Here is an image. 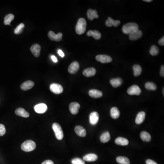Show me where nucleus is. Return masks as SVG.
<instances>
[{"label": "nucleus", "instance_id": "1", "mask_svg": "<svg viewBox=\"0 0 164 164\" xmlns=\"http://www.w3.org/2000/svg\"><path fill=\"white\" fill-rule=\"evenodd\" d=\"M138 29L139 26L137 24L134 22H130L124 25L122 28V31L125 34H130Z\"/></svg>", "mask_w": 164, "mask_h": 164}, {"label": "nucleus", "instance_id": "2", "mask_svg": "<svg viewBox=\"0 0 164 164\" xmlns=\"http://www.w3.org/2000/svg\"><path fill=\"white\" fill-rule=\"evenodd\" d=\"M87 22L85 19L80 18L78 20L75 28L76 33L78 35L84 33L86 31Z\"/></svg>", "mask_w": 164, "mask_h": 164}, {"label": "nucleus", "instance_id": "3", "mask_svg": "<svg viewBox=\"0 0 164 164\" xmlns=\"http://www.w3.org/2000/svg\"><path fill=\"white\" fill-rule=\"evenodd\" d=\"M36 147V143L31 140L25 141L21 145V150L25 152H30L34 150Z\"/></svg>", "mask_w": 164, "mask_h": 164}, {"label": "nucleus", "instance_id": "4", "mask_svg": "<svg viewBox=\"0 0 164 164\" xmlns=\"http://www.w3.org/2000/svg\"><path fill=\"white\" fill-rule=\"evenodd\" d=\"M56 137L58 140H61L64 138V133L60 125L58 123H54L52 126Z\"/></svg>", "mask_w": 164, "mask_h": 164}, {"label": "nucleus", "instance_id": "5", "mask_svg": "<svg viewBox=\"0 0 164 164\" xmlns=\"http://www.w3.org/2000/svg\"><path fill=\"white\" fill-rule=\"evenodd\" d=\"M50 89L52 92L56 94H61L64 91V88L62 86L59 84L56 83L52 84L50 87Z\"/></svg>", "mask_w": 164, "mask_h": 164}, {"label": "nucleus", "instance_id": "6", "mask_svg": "<svg viewBox=\"0 0 164 164\" xmlns=\"http://www.w3.org/2000/svg\"><path fill=\"white\" fill-rule=\"evenodd\" d=\"M127 93L131 95H139L141 93V90L137 85H132L128 89Z\"/></svg>", "mask_w": 164, "mask_h": 164}, {"label": "nucleus", "instance_id": "7", "mask_svg": "<svg viewBox=\"0 0 164 164\" xmlns=\"http://www.w3.org/2000/svg\"><path fill=\"white\" fill-rule=\"evenodd\" d=\"M96 60L102 64H106L111 62L112 58L107 55H98L96 57Z\"/></svg>", "mask_w": 164, "mask_h": 164}, {"label": "nucleus", "instance_id": "8", "mask_svg": "<svg viewBox=\"0 0 164 164\" xmlns=\"http://www.w3.org/2000/svg\"><path fill=\"white\" fill-rule=\"evenodd\" d=\"M48 37L49 39L52 41H55L56 42L60 41L62 39L63 34L59 33L58 34L55 33L54 31H50L48 33Z\"/></svg>", "mask_w": 164, "mask_h": 164}, {"label": "nucleus", "instance_id": "9", "mask_svg": "<svg viewBox=\"0 0 164 164\" xmlns=\"http://www.w3.org/2000/svg\"><path fill=\"white\" fill-rule=\"evenodd\" d=\"M79 69V63L77 61L73 62L68 67V71L70 74H75Z\"/></svg>", "mask_w": 164, "mask_h": 164}, {"label": "nucleus", "instance_id": "10", "mask_svg": "<svg viewBox=\"0 0 164 164\" xmlns=\"http://www.w3.org/2000/svg\"><path fill=\"white\" fill-rule=\"evenodd\" d=\"M48 107L46 104H39L35 105L34 107V110L36 113L38 114H44L47 111Z\"/></svg>", "mask_w": 164, "mask_h": 164}, {"label": "nucleus", "instance_id": "11", "mask_svg": "<svg viewBox=\"0 0 164 164\" xmlns=\"http://www.w3.org/2000/svg\"><path fill=\"white\" fill-rule=\"evenodd\" d=\"M142 36V31L138 29L129 34V39L131 41L137 40L138 39L141 38Z\"/></svg>", "mask_w": 164, "mask_h": 164}, {"label": "nucleus", "instance_id": "12", "mask_svg": "<svg viewBox=\"0 0 164 164\" xmlns=\"http://www.w3.org/2000/svg\"><path fill=\"white\" fill-rule=\"evenodd\" d=\"M99 120V114L97 112H93L89 115V122L92 125H95Z\"/></svg>", "mask_w": 164, "mask_h": 164}, {"label": "nucleus", "instance_id": "13", "mask_svg": "<svg viewBox=\"0 0 164 164\" xmlns=\"http://www.w3.org/2000/svg\"><path fill=\"white\" fill-rule=\"evenodd\" d=\"M31 53L35 57H39L40 54L41 47L38 44H34L30 48Z\"/></svg>", "mask_w": 164, "mask_h": 164}, {"label": "nucleus", "instance_id": "14", "mask_svg": "<svg viewBox=\"0 0 164 164\" xmlns=\"http://www.w3.org/2000/svg\"><path fill=\"white\" fill-rule=\"evenodd\" d=\"M80 104L77 102H73L69 105V110L71 113L73 114H76L78 112V110L80 108Z\"/></svg>", "mask_w": 164, "mask_h": 164}, {"label": "nucleus", "instance_id": "15", "mask_svg": "<svg viewBox=\"0 0 164 164\" xmlns=\"http://www.w3.org/2000/svg\"><path fill=\"white\" fill-rule=\"evenodd\" d=\"M120 21L119 20H114L113 18L109 17L107 20L105 22V25L108 27H111L112 26L117 27L120 25Z\"/></svg>", "mask_w": 164, "mask_h": 164}, {"label": "nucleus", "instance_id": "16", "mask_svg": "<svg viewBox=\"0 0 164 164\" xmlns=\"http://www.w3.org/2000/svg\"><path fill=\"white\" fill-rule=\"evenodd\" d=\"M74 131L77 135L80 137H84L86 135V130L82 126H79V125L76 126L74 129Z\"/></svg>", "mask_w": 164, "mask_h": 164}, {"label": "nucleus", "instance_id": "17", "mask_svg": "<svg viewBox=\"0 0 164 164\" xmlns=\"http://www.w3.org/2000/svg\"><path fill=\"white\" fill-rule=\"evenodd\" d=\"M87 17L89 19V20H93L95 18H98V12L95 10H93V9H88L87 11Z\"/></svg>", "mask_w": 164, "mask_h": 164}, {"label": "nucleus", "instance_id": "18", "mask_svg": "<svg viewBox=\"0 0 164 164\" xmlns=\"http://www.w3.org/2000/svg\"><path fill=\"white\" fill-rule=\"evenodd\" d=\"M89 96L93 98H99L103 96V93L97 89H91L88 92Z\"/></svg>", "mask_w": 164, "mask_h": 164}, {"label": "nucleus", "instance_id": "19", "mask_svg": "<svg viewBox=\"0 0 164 164\" xmlns=\"http://www.w3.org/2000/svg\"><path fill=\"white\" fill-rule=\"evenodd\" d=\"M98 157L95 154H88L84 155L83 157V160L87 162H93L97 160Z\"/></svg>", "mask_w": 164, "mask_h": 164}, {"label": "nucleus", "instance_id": "20", "mask_svg": "<svg viewBox=\"0 0 164 164\" xmlns=\"http://www.w3.org/2000/svg\"><path fill=\"white\" fill-rule=\"evenodd\" d=\"M34 85V83L33 82L30 80L24 82L23 84H21V88L23 90H28L29 89H30L31 88H32L33 87Z\"/></svg>", "mask_w": 164, "mask_h": 164}, {"label": "nucleus", "instance_id": "21", "mask_svg": "<svg viewBox=\"0 0 164 164\" xmlns=\"http://www.w3.org/2000/svg\"><path fill=\"white\" fill-rule=\"evenodd\" d=\"M96 73V69L94 68H86L83 71V75L86 77H90L94 76Z\"/></svg>", "mask_w": 164, "mask_h": 164}, {"label": "nucleus", "instance_id": "22", "mask_svg": "<svg viewBox=\"0 0 164 164\" xmlns=\"http://www.w3.org/2000/svg\"><path fill=\"white\" fill-rule=\"evenodd\" d=\"M145 112H140L138 114L135 119V123L138 125L142 124L145 120Z\"/></svg>", "mask_w": 164, "mask_h": 164}, {"label": "nucleus", "instance_id": "23", "mask_svg": "<svg viewBox=\"0 0 164 164\" xmlns=\"http://www.w3.org/2000/svg\"><path fill=\"white\" fill-rule=\"evenodd\" d=\"M15 114L18 116H21L24 118H27L29 116V113L26 111L24 108H17L15 111Z\"/></svg>", "mask_w": 164, "mask_h": 164}, {"label": "nucleus", "instance_id": "24", "mask_svg": "<svg viewBox=\"0 0 164 164\" xmlns=\"http://www.w3.org/2000/svg\"><path fill=\"white\" fill-rule=\"evenodd\" d=\"M87 36L89 37H93L96 40H99L101 37V34L98 31L89 30L87 33Z\"/></svg>", "mask_w": 164, "mask_h": 164}, {"label": "nucleus", "instance_id": "25", "mask_svg": "<svg viewBox=\"0 0 164 164\" xmlns=\"http://www.w3.org/2000/svg\"><path fill=\"white\" fill-rule=\"evenodd\" d=\"M122 83H123V80L121 78H113L110 81V83L114 88L118 87L119 86L121 85Z\"/></svg>", "mask_w": 164, "mask_h": 164}, {"label": "nucleus", "instance_id": "26", "mask_svg": "<svg viewBox=\"0 0 164 164\" xmlns=\"http://www.w3.org/2000/svg\"><path fill=\"white\" fill-rule=\"evenodd\" d=\"M115 143L117 145L125 146V145H128L129 141L127 139L120 137H118L115 140Z\"/></svg>", "mask_w": 164, "mask_h": 164}, {"label": "nucleus", "instance_id": "27", "mask_svg": "<svg viewBox=\"0 0 164 164\" xmlns=\"http://www.w3.org/2000/svg\"><path fill=\"white\" fill-rule=\"evenodd\" d=\"M111 117L114 119H117L120 117V112L117 107H113L111 109Z\"/></svg>", "mask_w": 164, "mask_h": 164}, {"label": "nucleus", "instance_id": "28", "mask_svg": "<svg viewBox=\"0 0 164 164\" xmlns=\"http://www.w3.org/2000/svg\"><path fill=\"white\" fill-rule=\"evenodd\" d=\"M140 137L142 141L146 142H150L151 139L150 134L146 131H142L140 134Z\"/></svg>", "mask_w": 164, "mask_h": 164}, {"label": "nucleus", "instance_id": "29", "mask_svg": "<svg viewBox=\"0 0 164 164\" xmlns=\"http://www.w3.org/2000/svg\"><path fill=\"white\" fill-rule=\"evenodd\" d=\"M100 141L102 143L108 142L110 140V135L108 131H106L102 135L100 138Z\"/></svg>", "mask_w": 164, "mask_h": 164}, {"label": "nucleus", "instance_id": "30", "mask_svg": "<svg viewBox=\"0 0 164 164\" xmlns=\"http://www.w3.org/2000/svg\"><path fill=\"white\" fill-rule=\"evenodd\" d=\"M117 162L120 164H130V161L126 157L118 156L116 158Z\"/></svg>", "mask_w": 164, "mask_h": 164}, {"label": "nucleus", "instance_id": "31", "mask_svg": "<svg viewBox=\"0 0 164 164\" xmlns=\"http://www.w3.org/2000/svg\"><path fill=\"white\" fill-rule=\"evenodd\" d=\"M134 70V75L135 77H138L141 75L142 73V70L141 67L138 64H135L133 67Z\"/></svg>", "mask_w": 164, "mask_h": 164}, {"label": "nucleus", "instance_id": "32", "mask_svg": "<svg viewBox=\"0 0 164 164\" xmlns=\"http://www.w3.org/2000/svg\"><path fill=\"white\" fill-rule=\"evenodd\" d=\"M14 19V16L12 14L7 15L6 17H5L4 23L6 25H10L11 22Z\"/></svg>", "mask_w": 164, "mask_h": 164}, {"label": "nucleus", "instance_id": "33", "mask_svg": "<svg viewBox=\"0 0 164 164\" xmlns=\"http://www.w3.org/2000/svg\"><path fill=\"white\" fill-rule=\"evenodd\" d=\"M145 88L149 90H155L157 88V86L155 83L149 82L145 84Z\"/></svg>", "mask_w": 164, "mask_h": 164}, {"label": "nucleus", "instance_id": "34", "mask_svg": "<svg viewBox=\"0 0 164 164\" xmlns=\"http://www.w3.org/2000/svg\"><path fill=\"white\" fill-rule=\"evenodd\" d=\"M150 53L152 56H155L157 55L159 53V49L158 47L155 45H153L150 49Z\"/></svg>", "mask_w": 164, "mask_h": 164}, {"label": "nucleus", "instance_id": "35", "mask_svg": "<svg viewBox=\"0 0 164 164\" xmlns=\"http://www.w3.org/2000/svg\"><path fill=\"white\" fill-rule=\"evenodd\" d=\"M25 25L23 23H21L15 29L14 33L16 34H19L21 33L23 30Z\"/></svg>", "mask_w": 164, "mask_h": 164}, {"label": "nucleus", "instance_id": "36", "mask_svg": "<svg viewBox=\"0 0 164 164\" xmlns=\"http://www.w3.org/2000/svg\"><path fill=\"white\" fill-rule=\"evenodd\" d=\"M72 163L73 164H85L84 160L79 158H76L72 160Z\"/></svg>", "mask_w": 164, "mask_h": 164}, {"label": "nucleus", "instance_id": "37", "mask_svg": "<svg viewBox=\"0 0 164 164\" xmlns=\"http://www.w3.org/2000/svg\"><path fill=\"white\" fill-rule=\"evenodd\" d=\"M6 130L4 125L2 124H0V136L4 135L6 133Z\"/></svg>", "mask_w": 164, "mask_h": 164}, {"label": "nucleus", "instance_id": "38", "mask_svg": "<svg viewBox=\"0 0 164 164\" xmlns=\"http://www.w3.org/2000/svg\"><path fill=\"white\" fill-rule=\"evenodd\" d=\"M146 164H158L157 163L155 162V161H153V160H150V159H148V160H146Z\"/></svg>", "mask_w": 164, "mask_h": 164}, {"label": "nucleus", "instance_id": "39", "mask_svg": "<svg viewBox=\"0 0 164 164\" xmlns=\"http://www.w3.org/2000/svg\"><path fill=\"white\" fill-rule=\"evenodd\" d=\"M160 75L161 77L164 78V66L162 65L161 67V71H160Z\"/></svg>", "mask_w": 164, "mask_h": 164}, {"label": "nucleus", "instance_id": "40", "mask_svg": "<svg viewBox=\"0 0 164 164\" xmlns=\"http://www.w3.org/2000/svg\"><path fill=\"white\" fill-rule=\"evenodd\" d=\"M159 44L161 46H164V37H163L161 39H160L158 42Z\"/></svg>", "mask_w": 164, "mask_h": 164}, {"label": "nucleus", "instance_id": "41", "mask_svg": "<svg viewBox=\"0 0 164 164\" xmlns=\"http://www.w3.org/2000/svg\"><path fill=\"white\" fill-rule=\"evenodd\" d=\"M42 164H54L53 161L51 160H46L43 162Z\"/></svg>", "mask_w": 164, "mask_h": 164}, {"label": "nucleus", "instance_id": "42", "mask_svg": "<svg viewBox=\"0 0 164 164\" xmlns=\"http://www.w3.org/2000/svg\"><path fill=\"white\" fill-rule=\"evenodd\" d=\"M58 54H59L61 57H62V58H63V57H64V53H63V52L61 50H60V49L58 50Z\"/></svg>", "mask_w": 164, "mask_h": 164}, {"label": "nucleus", "instance_id": "43", "mask_svg": "<svg viewBox=\"0 0 164 164\" xmlns=\"http://www.w3.org/2000/svg\"><path fill=\"white\" fill-rule=\"evenodd\" d=\"M51 58L52 59V60H53L54 63H57V62H58V59L56 58L55 56L53 55V56H52Z\"/></svg>", "mask_w": 164, "mask_h": 164}, {"label": "nucleus", "instance_id": "44", "mask_svg": "<svg viewBox=\"0 0 164 164\" xmlns=\"http://www.w3.org/2000/svg\"><path fill=\"white\" fill-rule=\"evenodd\" d=\"M144 1L145 2H151L152 1V0H144Z\"/></svg>", "mask_w": 164, "mask_h": 164}, {"label": "nucleus", "instance_id": "45", "mask_svg": "<svg viewBox=\"0 0 164 164\" xmlns=\"http://www.w3.org/2000/svg\"><path fill=\"white\" fill-rule=\"evenodd\" d=\"M164 88H163V95H164Z\"/></svg>", "mask_w": 164, "mask_h": 164}]
</instances>
